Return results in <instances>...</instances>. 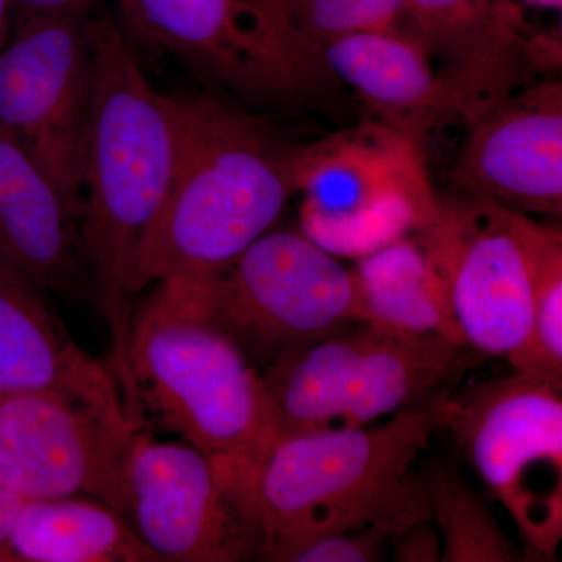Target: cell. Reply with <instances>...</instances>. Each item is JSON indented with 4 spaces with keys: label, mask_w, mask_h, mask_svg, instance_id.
Returning <instances> with one entry per match:
<instances>
[{
    "label": "cell",
    "mask_w": 562,
    "mask_h": 562,
    "mask_svg": "<svg viewBox=\"0 0 562 562\" xmlns=\"http://www.w3.org/2000/svg\"><path fill=\"white\" fill-rule=\"evenodd\" d=\"M91 41V101L80 187L81 244L90 301L109 327L110 369L127 405V351L139 295V255L171 184L177 155L176 101L155 90L113 18L95 16Z\"/></svg>",
    "instance_id": "6da1fadb"
},
{
    "label": "cell",
    "mask_w": 562,
    "mask_h": 562,
    "mask_svg": "<svg viewBox=\"0 0 562 562\" xmlns=\"http://www.w3.org/2000/svg\"><path fill=\"white\" fill-rule=\"evenodd\" d=\"M176 166L140 249L139 294L158 281L209 280L276 227L305 179L308 146L213 95H173Z\"/></svg>",
    "instance_id": "7a4b0ae2"
},
{
    "label": "cell",
    "mask_w": 562,
    "mask_h": 562,
    "mask_svg": "<svg viewBox=\"0 0 562 562\" xmlns=\"http://www.w3.org/2000/svg\"><path fill=\"white\" fill-rule=\"evenodd\" d=\"M151 286L135 306L128 338L132 419L255 472L279 442L260 369L210 316L201 280Z\"/></svg>",
    "instance_id": "3957f363"
},
{
    "label": "cell",
    "mask_w": 562,
    "mask_h": 562,
    "mask_svg": "<svg viewBox=\"0 0 562 562\" xmlns=\"http://www.w3.org/2000/svg\"><path fill=\"white\" fill-rule=\"evenodd\" d=\"M443 392L375 427L280 439L255 469L250 501L262 531L260 560L290 562L324 536L431 519L413 465L442 428Z\"/></svg>",
    "instance_id": "277c9868"
},
{
    "label": "cell",
    "mask_w": 562,
    "mask_h": 562,
    "mask_svg": "<svg viewBox=\"0 0 562 562\" xmlns=\"http://www.w3.org/2000/svg\"><path fill=\"white\" fill-rule=\"evenodd\" d=\"M133 47L168 55L210 87L258 109L335 110L341 81L276 0H117Z\"/></svg>",
    "instance_id": "5b68a950"
},
{
    "label": "cell",
    "mask_w": 562,
    "mask_h": 562,
    "mask_svg": "<svg viewBox=\"0 0 562 562\" xmlns=\"http://www.w3.org/2000/svg\"><path fill=\"white\" fill-rule=\"evenodd\" d=\"M561 394L513 372L442 401V428L512 516L528 561H553L562 539Z\"/></svg>",
    "instance_id": "8992f818"
},
{
    "label": "cell",
    "mask_w": 562,
    "mask_h": 562,
    "mask_svg": "<svg viewBox=\"0 0 562 562\" xmlns=\"http://www.w3.org/2000/svg\"><path fill=\"white\" fill-rule=\"evenodd\" d=\"M213 321L260 371L308 344L366 324L353 272L303 232L271 228L201 280Z\"/></svg>",
    "instance_id": "52a82bcc"
},
{
    "label": "cell",
    "mask_w": 562,
    "mask_h": 562,
    "mask_svg": "<svg viewBox=\"0 0 562 562\" xmlns=\"http://www.w3.org/2000/svg\"><path fill=\"white\" fill-rule=\"evenodd\" d=\"M254 472L140 428L127 473L125 519L160 562L260 560Z\"/></svg>",
    "instance_id": "ba28073f"
},
{
    "label": "cell",
    "mask_w": 562,
    "mask_h": 562,
    "mask_svg": "<svg viewBox=\"0 0 562 562\" xmlns=\"http://www.w3.org/2000/svg\"><path fill=\"white\" fill-rule=\"evenodd\" d=\"M520 213L490 199L436 198L416 238L446 281L465 346L506 360L531 330V261Z\"/></svg>",
    "instance_id": "9c48e42d"
},
{
    "label": "cell",
    "mask_w": 562,
    "mask_h": 562,
    "mask_svg": "<svg viewBox=\"0 0 562 562\" xmlns=\"http://www.w3.org/2000/svg\"><path fill=\"white\" fill-rule=\"evenodd\" d=\"M98 14L13 22L0 49V125L35 158L79 220Z\"/></svg>",
    "instance_id": "30bf717a"
},
{
    "label": "cell",
    "mask_w": 562,
    "mask_h": 562,
    "mask_svg": "<svg viewBox=\"0 0 562 562\" xmlns=\"http://www.w3.org/2000/svg\"><path fill=\"white\" fill-rule=\"evenodd\" d=\"M139 430L61 395L0 397V453L27 498L91 497L125 516Z\"/></svg>",
    "instance_id": "8fae6325"
},
{
    "label": "cell",
    "mask_w": 562,
    "mask_h": 562,
    "mask_svg": "<svg viewBox=\"0 0 562 562\" xmlns=\"http://www.w3.org/2000/svg\"><path fill=\"white\" fill-rule=\"evenodd\" d=\"M401 32L430 58L465 124L560 68L557 33H532L516 0H405Z\"/></svg>",
    "instance_id": "7c38bea8"
},
{
    "label": "cell",
    "mask_w": 562,
    "mask_h": 562,
    "mask_svg": "<svg viewBox=\"0 0 562 562\" xmlns=\"http://www.w3.org/2000/svg\"><path fill=\"white\" fill-rule=\"evenodd\" d=\"M403 138L379 171V147L350 139L308 146L303 233L333 255L364 257L416 231L436 195Z\"/></svg>",
    "instance_id": "4fadbf2b"
},
{
    "label": "cell",
    "mask_w": 562,
    "mask_h": 562,
    "mask_svg": "<svg viewBox=\"0 0 562 562\" xmlns=\"http://www.w3.org/2000/svg\"><path fill=\"white\" fill-rule=\"evenodd\" d=\"M453 179L524 214H562V83L532 81L469 122Z\"/></svg>",
    "instance_id": "5bb4252c"
},
{
    "label": "cell",
    "mask_w": 562,
    "mask_h": 562,
    "mask_svg": "<svg viewBox=\"0 0 562 562\" xmlns=\"http://www.w3.org/2000/svg\"><path fill=\"white\" fill-rule=\"evenodd\" d=\"M16 394L61 395L136 424L111 369L74 341L49 294L0 254V397Z\"/></svg>",
    "instance_id": "9a60e30c"
},
{
    "label": "cell",
    "mask_w": 562,
    "mask_h": 562,
    "mask_svg": "<svg viewBox=\"0 0 562 562\" xmlns=\"http://www.w3.org/2000/svg\"><path fill=\"white\" fill-rule=\"evenodd\" d=\"M0 254L47 294L90 299L79 214L2 125Z\"/></svg>",
    "instance_id": "2e32d148"
},
{
    "label": "cell",
    "mask_w": 562,
    "mask_h": 562,
    "mask_svg": "<svg viewBox=\"0 0 562 562\" xmlns=\"http://www.w3.org/2000/svg\"><path fill=\"white\" fill-rule=\"evenodd\" d=\"M322 55L342 87L353 88L392 131L414 139L460 122L430 58L402 32L347 36Z\"/></svg>",
    "instance_id": "e0dca14e"
},
{
    "label": "cell",
    "mask_w": 562,
    "mask_h": 562,
    "mask_svg": "<svg viewBox=\"0 0 562 562\" xmlns=\"http://www.w3.org/2000/svg\"><path fill=\"white\" fill-rule=\"evenodd\" d=\"M462 347L441 335H401L368 325L347 369L336 428L362 427L416 405L449 375Z\"/></svg>",
    "instance_id": "ac0fdd59"
},
{
    "label": "cell",
    "mask_w": 562,
    "mask_h": 562,
    "mask_svg": "<svg viewBox=\"0 0 562 562\" xmlns=\"http://www.w3.org/2000/svg\"><path fill=\"white\" fill-rule=\"evenodd\" d=\"M351 272L366 324L401 335H441L465 347L446 281L416 236L364 255Z\"/></svg>",
    "instance_id": "d6986e66"
},
{
    "label": "cell",
    "mask_w": 562,
    "mask_h": 562,
    "mask_svg": "<svg viewBox=\"0 0 562 562\" xmlns=\"http://www.w3.org/2000/svg\"><path fill=\"white\" fill-rule=\"evenodd\" d=\"M3 562H160L124 514L91 497L27 498Z\"/></svg>",
    "instance_id": "ffe728a7"
},
{
    "label": "cell",
    "mask_w": 562,
    "mask_h": 562,
    "mask_svg": "<svg viewBox=\"0 0 562 562\" xmlns=\"http://www.w3.org/2000/svg\"><path fill=\"white\" fill-rule=\"evenodd\" d=\"M422 484L431 519L441 536V561H528L524 549L503 532L482 495L460 473L435 469Z\"/></svg>",
    "instance_id": "44dd1931"
},
{
    "label": "cell",
    "mask_w": 562,
    "mask_h": 562,
    "mask_svg": "<svg viewBox=\"0 0 562 562\" xmlns=\"http://www.w3.org/2000/svg\"><path fill=\"white\" fill-rule=\"evenodd\" d=\"M520 232L531 261L532 322L522 349L509 358L513 372L562 386V235L520 213Z\"/></svg>",
    "instance_id": "7402d4cb"
},
{
    "label": "cell",
    "mask_w": 562,
    "mask_h": 562,
    "mask_svg": "<svg viewBox=\"0 0 562 562\" xmlns=\"http://www.w3.org/2000/svg\"><path fill=\"white\" fill-rule=\"evenodd\" d=\"M306 43L324 49L360 33L401 32L405 0H277Z\"/></svg>",
    "instance_id": "603a6c76"
},
{
    "label": "cell",
    "mask_w": 562,
    "mask_h": 562,
    "mask_svg": "<svg viewBox=\"0 0 562 562\" xmlns=\"http://www.w3.org/2000/svg\"><path fill=\"white\" fill-rule=\"evenodd\" d=\"M394 525L379 524L361 530L336 532L306 542L295 550L290 562H372L382 560L392 536L398 532Z\"/></svg>",
    "instance_id": "cb8c5ba5"
},
{
    "label": "cell",
    "mask_w": 562,
    "mask_h": 562,
    "mask_svg": "<svg viewBox=\"0 0 562 562\" xmlns=\"http://www.w3.org/2000/svg\"><path fill=\"white\" fill-rule=\"evenodd\" d=\"M430 520H419L392 536L391 543L395 561H441V536L435 527H431Z\"/></svg>",
    "instance_id": "d4e9b609"
},
{
    "label": "cell",
    "mask_w": 562,
    "mask_h": 562,
    "mask_svg": "<svg viewBox=\"0 0 562 562\" xmlns=\"http://www.w3.org/2000/svg\"><path fill=\"white\" fill-rule=\"evenodd\" d=\"M98 13L99 0H13V22Z\"/></svg>",
    "instance_id": "484cf974"
},
{
    "label": "cell",
    "mask_w": 562,
    "mask_h": 562,
    "mask_svg": "<svg viewBox=\"0 0 562 562\" xmlns=\"http://www.w3.org/2000/svg\"><path fill=\"white\" fill-rule=\"evenodd\" d=\"M25 501L27 497L0 453V562H3L11 531Z\"/></svg>",
    "instance_id": "4316f807"
},
{
    "label": "cell",
    "mask_w": 562,
    "mask_h": 562,
    "mask_svg": "<svg viewBox=\"0 0 562 562\" xmlns=\"http://www.w3.org/2000/svg\"><path fill=\"white\" fill-rule=\"evenodd\" d=\"M13 25V0H0V49L9 40Z\"/></svg>",
    "instance_id": "83f0119b"
},
{
    "label": "cell",
    "mask_w": 562,
    "mask_h": 562,
    "mask_svg": "<svg viewBox=\"0 0 562 562\" xmlns=\"http://www.w3.org/2000/svg\"><path fill=\"white\" fill-rule=\"evenodd\" d=\"M525 2L530 3L532 7L547 10L560 11L562 7V0H525Z\"/></svg>",
    "instance_id": "f1b7e54d"
},
{
    "label": "cell",
    "mask_w": 562,
    "mask_h": 562,
    "mask_svg": "<svg viewBox=\"0 0 562 562\" xmlns=\"http://www.w3.org/2000/svg\"><path fill=\"white\" fill-rule=\"evenodd\" d=\"M276 2H277V0H276Z\"/></svg>",
    "instance_id": "f546056e"
}]
</instances>
